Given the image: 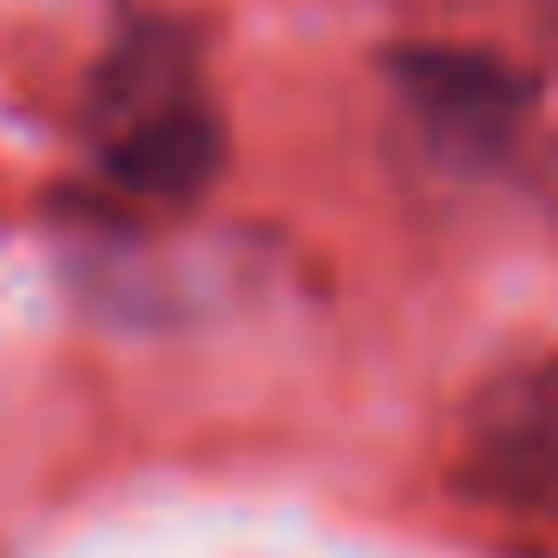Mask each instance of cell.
<instances>
[{"label":"cell","mask_w":558,"mask_h":558,"mask_svg":"<svg viewBox=\"0 0 558 558\" xmlns=\"http://www.w3.org/2000/svg\"><path fill=\"white\" fill-rule=\"evenodd\" d=\"M99 171L151 210H191L230 165L223 112L204 86L197 40L178 21H132L86 86Z\"/></svg>","instance_id":"6da1fadb"},{"label":"cell","mask_w":558,"mask_h":558,"mask_svg":"<svg viewBox=\"0 0 558 558\" xmlns=\"http://www.w3.org/2000/svg\"><path fill=\"white\" fill-rule=\"evenodd\" d=\"M388 86L414 132L453 171H486L519 151L538 119V73L466 40H408L388 53Z\"/></svg>","instance_id":"7a4b0ae2"},{"label":"cell","mask_w":558,"mask_h":558,"mask_svg":"<svg viewBox=\"0 0 558 558\" xmlns=\"http://www.w3.org/2000/svg\"><path fill=\"white\" fill-rule=\"evenodd\" d=\"M453 486L486 512L558 525V362L506 368L466 401Z\"/></svg>","instance_id":"3957f363"},{"label":"cell","mask_w":558,"mask_h":558,"mask_svg":"<svg viewBox=\"0 0 558 558\" xmlns=\"http://www.w3.org/2000/svg\"><path fill=\"white\" fill-rule=\"evenodd\" d=\"M538 14H545V34H551V47H558V0H538Z\"/></svg>","instance_id":"277c9868"}]
</instances>
